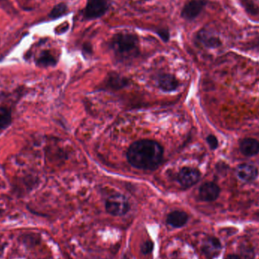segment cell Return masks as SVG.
Wrapping results in <instances>:
<instances>
[{
	"label": "cell",
	"mask_w": 259,
	"mask_h": 259,
	"mask_svg": "<svg viewBox=\"0 0 259 259\" xmlns=\"http://www.w3.org/2000/svg\"><path fill=\"white\" fill-rule=\"evenodd\" d=\"M200 179V173L198 170L192 168L181 169L178 174V180L180 184L184 188H189L198 183Z\"/></svg>",
	"instance_id": "8992f818"
},
{
	"label": "cell",
	"mask_w": 259,
	"mask_h": 259,
	"mask_svg": "<svg viewBox=\"0 0 259 259\" xmlns=\"http://www.w3.org/2000/svg\"><path fill=\"white\" fill-rule=\"evenodd\" d=\"M225 259H240V258L236 254H230Z\"/></svg>",
	"instance_id": "603a6c76"
},
{
	"label": "cell",
	"mask_w": 259,
	"mask_h": 259,
	"mask_svg": "<svg viewBox=\"0 0 259 259\" xmlns=\"http://www.w3.org/2000/svg\"><path fill=\"white\" fill-rule=\"evenodd\" d=\"M240 150L245 156H254L259 152V142L253 138L242 139L240 142Z\"/></svg>",
	"instance_id": "30bf717a"
},
{
	"label": "cell",
	"mask_w": 259,
	"mask_h": 259,
	"mask_svg": "<svg viewBox=\"0 0 259 259\" xmlns=\"http://www.w3.org/2000/svg\"><path fill=\"white\" fill-rule=\"evenodd\" d=\"M126 157L130 164L136 168L154 170L162 160L163 148L156 141L142 140L130 146Z\"/></svg>",
	"instance_id": "6da1fadb"
},
{
	"label": "cell",
	"mask_w": 259,
	"mask_h": 259,
	"mask_svg": "<svg viewBox=\"0 0 259 259\" xmlns=\"http://www.w3.org/2000/svg\"><path fill=\"white\" fill-rule=\"evenodd\" d=\"M220 190L216 184L213 182H206L200 188V200L204 202H213L218 198Z\"/></svg>",
	"instance_id": "52a82bcc"
},
{
	"label": "cell",
	"mask_w": 259,
	"mask_h": 259,
	"mask_svg": "<svg viewBox=\"0 0 259 259\" xmlns=\"http://www.w3.org/2000/svg\"><path fill=\"white\" fill-rule=\"evenodd\" d=\"M110 46L117 58L122 61L136 58L140 54L139 39L134 34H116L112 38Z\"/></svg>",
	"instance_id": "7a4b0ae2"
},
{
	"label": "cell",
	"mask_w": 259,
	"mask_h": 259,
	"mask_svg": "<svg viewBox=\"0 0 259 259\" xmlns=\"http://www.w3.org/2000/svg\"><path fill=\"white\" fill-rule=\"evenodd\" d=\"M110 6V0H88L84 10V18L86 20L100 18L108 11Z\"/></svg>",
	"instance_id": "277c9868"
},
{
	"label": "cell",
	"mask_w": 259,
	"mask_h": 259,
	"mask_svg": "<svg viewBox=\"0 0 259 259\" xmlns=\"http://www.w3.org/2000/svg\"><path fill=\"white\" fill-rule=\"evenodd\" d=\"M84 50L88 52V54H91L92 52V47L89 44H86L84 46Z\"/></svg>",
	"instance_id": "7402d4cb"
},
{
	"label": "cell",
	"mask_w": 259,
	"mask_h": 259,
	"mask_svg": "<svg viewBox=\"0 0 259 259\" xmlns=\"http://www.w3.org/2000/svg\"><path fill=\"white\" fill-rule=\"evenodd\" d=\"M240 259H253L254 258V252L251 247L242 246L240 248Z\"/></svg>",
	"instance_id": "ac0fdd59"
},
{
	"label": "cell",
	"mask_w": 259,
	"mask_h": 259,
	"mask_svg": "<svg viewBox=\"0 0 259 259\" xmlns=\"http://www.w3.org/2000/svg\"><path fill=\"white\" fill-rule=\"evenodd\" d=\"M158 36L164 42H168L170 39V32L168 29L160 28L156 32Z\"/></svg>",
	"instance_id": "ffe728a7"
},
{
	"label": "cell",
	"mask_w": 259,
	"mask_h": 259,
	"mask_svg": "<svg viewBox=\"0 0 259 259\" xmlns=\"http://www.w3.org/2000/svg\"><path fill=\"white\" fill-rule=\"evenodd\" d=\"M188 214L184 212L174 211L167 216L166 222L172 228H180L188 223Z\"/></svg>",
	"instance_id": "4fadbf2b"
},
{
	"label": "cell",
	"mask_w": 259,
	"mask_h": 259,
	"mask_svg": "<svg viewBox=\"0 0 259 259\" xmlns=\"http://www.w3.org/2000/svg\"><path fill=\"white\" fill-rule=\"evenodd\" d=\"M106 210L111 216H124L130 210L129 202L122 194H114L107 198L106 202Z\"/></svg>",
	"instance_id": "3957f363"
},
{
	"label": "cell",
	"mask_w": 259,
	"mask_h": 259,
	"mask_svg": "<svg viewBox=\"0 0 259 259\" xmlns=\"http://www.w3.org/2000/svg\"><path fill=\"white\" fill-rule=\"evenodd\" d=\"M36 62L39 66L47 67V66H55L56 64V60L50 54V52L44 51L40 56Z\"/></svg>",
	"instance_id": "5bb4252c"
},
{
	"label": "cell",
	"mask_w": 259,
	"mask_h": 259,
	"mask_svg": "<svg viewBox=\"0 0 259 259\" xmlns=\"http://www.w3.org/2000/svg\"><path fill=\"white\" fill-rule=\"evenodd\" d=\"M68 6L64 2H61V4H57L54 7V8L51 10L50 14H48V17L52 19L60 18L62 16H64L68 12Z\"/></svg>",
	"instance_id": "9a60e30c"
},
{
	"label": "cell",
	"mask_w": 259,
	"mask_h": 259,
	"mask_svg": "<svg viewBox=\"0 0 259 259\" xmlns=\"http://www.w3.org/2000/svg\"><path fill=\"white\" fill-rule=\"evenodd\" d=\"M206 140H207V142H208L212 150H216L218 146V140L217 138L214 135H210L206 139Z\"/></svg>",
	"instance_id": "44dd1931"
},
{
	"label": "cell",
	"mask_w": 259,
	"mask_h": 259,
	"mask_svg": "<svg viewBox=\"0 0 259 259\" xmlns=\"http://www.w3.org/2000/svg\"><path fill=\"white\" fill-rule=\"evenodd\" d=\"M12 122L10 112L5 108H0V129L6 128Z\"/></svg>",
	"instance_id": "e0dca14e"
},
{
	"label": "cell",
	"mask_w": 259,
	"mask_h": 259,
	"mask_svg": "<svg viewBox=\"0 0 259 259\" xmlns=\"http://www.w3.org/2000/svg\"><path fill=\"white\" fill-rule=\"evenodd\" d=\"M236 174L241 180L251 182L257 178L258 170L253 164L245 163L238 166L236 169Z\"/></svg>",
	"instance_id": "9c48e42d"
},
{
	"label": "cell",
	"mask_w": 259,
	"mask_h": 259,
	"mask_svg": "<svg viewBox=\"0 0 259 259\" xmlns=\"http://www.w3.org/2000/svg\"><path fill=\"white\" fill-rule=\"evenodd\" d=\"M197 38L204 46L208 48H217L222 45V41L219 39L218 36L204 29H202L198 32Z\"/></svg>",
	"instance_id": "8fae6325"
},
{
	"label": "cell",
	"mask_w": 259,
	"mask_h": 259,
	"mask_svg": "<svg viewBox=\"0 0 259 259\" xmlns=\"http://www.w3.org/2000/svg\"><path fill=\"white\" fill-rule=\"evenodd\" d=\"M108 83L111 88L119 89V88H122L126 86L128 82L124 78H122L118 74H112L110 76Z\"/></svg>",
	"instance_id": "2e32d148"
},
{
	"label": "cell",
	"mask_w": 259,
	"mask_h": 259,
	"mask_svg": "<svg viewBox=\"0 0 259 259\" xmlns=\"http://www.w3.org/2000/svg\"><path fill=\"white\" fill-rule=\"evenodd\" d=\"M153 248H154V244L152 241H146L141 246V252L142 254H148L152 252Z\"/></svg>",
	"instance_id": "d6986e66"
},
{
	"label": "cell",
	"mask_w": 259,
	"mask_h": 259,
	"mask_svg": "<svg viewBox=\"0 0 259 259\" xmlns=\"http://www.w3.org/2000/svg\"><path fill=\"white\" fill-rule=\"evenodd\" d=\"M222 250V246L220 240L214 236L207 238L202 246V252L210 258L217 257L220 254Z\"/></svg>",
	"instance_id": "ba28073f"
},
{
	"label": "cell",
	"mask_w": 259,
	"mask_h": 259,
	"mask_svg": "<svg viewBox=\"0 0 259 259\" xmlns=\"http://www.w3.org/2000/svg\"><path fill=\"white\" fill-rule=\"evenodd\" d=\"M206 4V0H190L184 6L181 11V17L185 20H194L201 14Z\"/></svg>",
	"instance_id": "5b68a950"
},
{
	"label": "cell",
	"mask_w": 259,
	"mask_h": 259,
	"mask_svg": "<svg viewBox=\"0 0 259 259\" xmlns=\"http://www.w3.org/2000/svg\"><path fill=\"white\" fill-rule=\"evenodd\" d=\"M158 84L164 92H172L178 88V80L173 75L162 74L158 76Z\"/></svg>",
	"instance_id": "7c38bea8"
}]
</instances>
